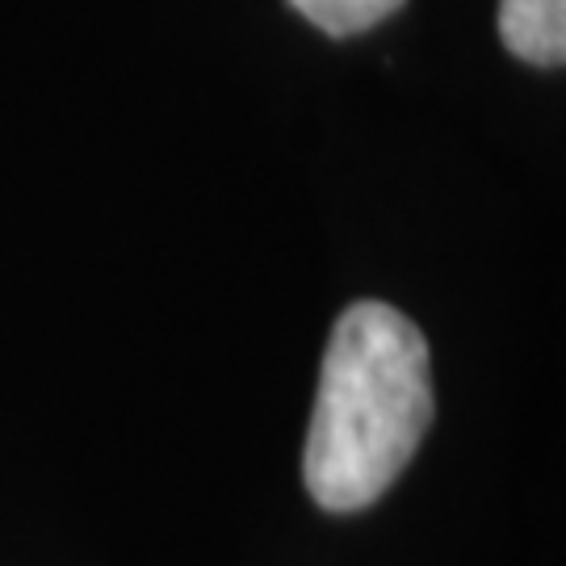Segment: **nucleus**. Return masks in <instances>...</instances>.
<instances>
[{
	"label": "nucleus",
	"mask_w": 566,
	"mask_h": 566,
	"mask_svg": "<svg viewBox=\"0 0 566 566\" xmlns=\"http://www.w3.org/2000/svg\"><path fill=\"white\" fill-rule=\"evenodd\" d=\"M432 424L424 332L390 303H353L327 340L303 479L327 512H361L407 470Z\"/></svg>",
	"instance_id": "nucleus-1"
},
{
	"label": "nucleus",
	"mask_w": 566,
	"mask_h": 566,
	"mask_svg": "<svg viewBox=\"0 0 566 566\" xmlns=\"http://www.w3.org/2000/svg\"><path fill=\"white\" fill-rule=\"evenodd\" d=\"M500 39L533 67H563L566 0H500Z\"/></svg>",
	"instance_id": "nucleus-2"
},
{
	"label": "nucleus",
	"mask_w": 566,
	"mask_h": 566,
	"mask_svg": "<svg viewBox=\"0 0 566 566\" xmlns=\"http://www.w3.org/2000/svg\"><path fill=\"white\" fill-rule=\"evenodd\" d=\"M315 30H324L332 39H353L374 30L378 21L399 13L407 0H290Z\"/></svg>",
	"instance_id": "nucleus-3"
}]
</instances>
